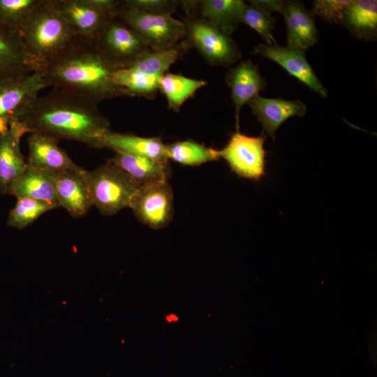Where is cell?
Returning a JSON list of instances; mask_svg holds the SVG:
<instances>
[{
  "label": "cell",
  "mask_w": 377,
  "mask_h": 377,
  "mask_svg": "<svg viewBox=\"0 0 377 377\" xmlns=\"http://www.w3.org/2000/svg\"><path fill=\"white\" fill-rule=\"evenodd\" d=\"M198 3L185 10V42L194 47L210 66L227 67L242 57V52L231 36L197 15Z\"/></svg>",
  "instance_id": "4"
},
{
  "label": "cell",
  "mask_w": 377,
  "mask_h": 377,
  "mask_svg": "<svg viewBox=\"0 0 377 377\" xmlns=\"http://www.w3.org/2000/svg\"><path fill=\"white\" fill-rule=\"evenodd\" d=\"M17 119L27 133L77 141L94 148H98L110 129V121L99 112L97 103L57 89L37 96Z\"/></svg>",
  "instance_id": "1"
},
{
  "label": "cell",
  "mask_w": 377,
  "mask_h": 377,
  "mask_svg": "<svg viewBox=\"0 0 377 377\" xmlns=\"http://www.w3.org/2000/svg\"><path fill=\"white\" fill-rule=\"evenodd\" d=\"M166 153L168 160L188 166H199L220 158L218 150L190 140L166 145Z\"/></svg>",
  "instance_id": "28"
},
{
  "label": "cell",
  "mask_w": 377,
  "mask_h": 377,
  "mask_svg": "<svg viewBox=\"0 0 377 377\" xmlns=\"http://www.w3.org/2000/svg\"><path fill=\"white\" fill-rule=\"evenodd\" d=\"M47 87L49 83L41 71L0 78V117L17 118L24 108Z\"/></svg>",
  "instance_id": "10"
},
{
  "label": "cell",
  "mask_w": 377,
  "mask_h": 377,
  "mask_svg": "<svg viewBox=\"0 0 377 377\" xmlns=\"http://www.w3.org/2000/svg\"><path fill=\"white\" fill-rule=\"evenodd\" d=\"M249 2L269 14L272 12L281 13L284 3V1L281 0H251Z\"/></svg>",
  "instance_id": "34"
},
{
  "label": "cell",
  "mask_w": 377,
  "mask_h": 377,
  "mask_svg": "<svg viewBox=\"0 0 377 377\" xmlns=\"http://www.w3.org/2000/svg\"><path fill=\"white\" fill-rule=\"evenodd\" d=\"M247 104L262 124V133H265L266 137H271L273 141L277 129L284 121L291 117H303L307 111L305 104L299 99L286 101L280 98H265L259 94Z\"/></svg>",
  "instance_id": "15"
},
{
  "label": "cell",
  "mask_w": 377,
  "mask_h": 377,
  "mask_svg": "<svg viewBox=\"0 0 377 377\" xmlns=\"http://www.w3.org/2000/svg\"><path fill=\"white\" fill-rule=\"evenodd\" d=\"M117 69L101 54L94 40L77 36L59 55L45 64L50 87L98 104L124 96L114 82Z\"/></svg>",
  "instance_id": "2"
},
{
  "label": "cell",
  "mask_w": 377,
  "mask_h": 377,
  "mask_svg": "<svg viewBox=\"0 0 377 377\" xmlns=\"http://www.w3.org/2000/svg\"><path fill=\"white\" fill-rule=\"evenodd\" d=\"M340 24L359 40H374L377 36V1L353 0L344 10Z\"/></svg>",
  "instance_id": "23"
},
{
  "label": "cell",
  "mask_w": 377,
  "mask_h": 377,
  "mask_svg": "<svg viewBox=\"0 0 377 377\" xmlns=\"http://www.w3.org/2000/svg\"><path fill=\"white\" fill-rule=\"evenodd\" d=\"M122 4L128 8L148 14L171 16L180 6V1L173 0H124Z\"/></svg>",
  "instance_id": "33"
},
{
  "label": "cell",
  "mask_w": 377,
  "mask_h": 377,
  "mask_svg": "<svg viewBox=\"0 0 377 377\" xmlns=\"http://www.w3.org/2000/svg\"><path fill=\"white\" fill-rule=\"evenodd\" d=\"M15 117L4 116L0 117V135L6 134L10 130V124Z\"/></svg>",
  "instance_id": "35"
},
{
  "label": "cell",
  "mask_w": 377,
  "mask_h": 377,
  "mask_svg": "<svg viewBox=\"0 0 377 377\" xmlns=\"http://www.w3.org/2000/svg\"><path fill=\"white\" fill-rule=\"evenodd\" d=\"M281 14L287 31V47L305 53L318 43V33L314 16L302 2L284 1Z\"/></svg>",
  "instance_id": "17"
},
{
  "label": "cell",
  "mask_w": 377,
  "mask_h": 377,
  "mask_svg": "<svg viewBox=\"0 0 377 377\" xmlns=\"http://www.w3.org/2000/svg\"><path fill=\"white\" fill-rule=\"evenodd\" d=\"M189 48L184 40L177 46L161 50H149L128 67L146 74L162 76Z\"/></svg>",
  "instance_id": "27"
},
{
  "label": "cell",
  "mask_w": 377,
  "mask_h": 377,
  "mask_svg": "<svg viewBox=\"0 0 377 377\" xmlns=\"http://www.w3.org/2000/svg\"><path fill=\"white\" fill-rule=\"evenodd\" d=\"M8 195L27 198L59 207L55 190L54 174L27 165L11 185Z\"/></svg>",
  "instance_id": "21"
},
{
  "label": "cell",
  "mask_w": 377,
  "mask_h": 377,
  "mask_svg": "<svg viewBox=\"0 0 377 377\" xmlns=\"http://www.w3.org/2000/svg\"><path fill=\"white\" fill-rule=\"evenodd\" d=\"M225 80L230 89L231 98L235 107L236 129H239V113L244 104L264 90L267 80L260 75L258 66L250 59L241 61L230 68L226 73Z\"/></svg>",
  "instance_id": "14"
},
{
  "label": "cell",
  "mask_w": 377,
  "mask_h": 377,
  "mask_svg": "<svg viewBox=\"0 0 377 377\" xmlns=\"http://www.w3.org/2000/svg\"><path fill=\"white\" fill-rule=\"evenodd\" d=\"M108 161L124 171L139 186L168 182L171 170L168 163L138 155L115 153Z\"/></svg>",
  "instance_id": "22"
},
{
  "label": "cell",
  "mask_w": 377,
  "mask_h": 377,
  "mask_svg": "<svg viewBox=\"0 0 377 377\" xmlns=\"http://www.w3.org/2000/svg\"><path fill=\"white\" fill-rule=\"evenodd\" d=\"M58 142V140L44 134L30 133L27 138V165L52 174L79 167L59 146Z\"/></svg>",
  "instance_id": "18"
},
{
  "label": "cell",
  "mask_w": 377,
  "mask_h": 377,
  "mask_svg": "<svg viewBox=\"0 0 377 377\" xmlns=\"http://www.w3.org/2000/svg\"><path fill=\"white\" fill-rule=\"evenodd\" d=\"M15 206L10 210L7 226L17 229H24L33 223L43 214L54 208L51 205L27 198H16Z\"/></svg>",
  "instance_id": "29"
},
{
  "label": "cell",
  "mask_w": 377,
  "mask_h": 377,
  "mask_svg": "<svg viewBox=\"0 0 377 377\" xmlns=\"http://www.w3.org/2000/svg\"><path fill=\"white\" fill-rule=\"evenodd\" d=\"M252 54L276 62L322 98L327 96L326 88L306 59L304 52L277 44L260 43L254 47Z\"/></svg>",
  "instance_id": "12"
},
{
  "label": "cell",
  "mask_w": 377,
  "mask_h": 377,
  "mask_svg": "<svg viewBox=\"0 0 377 377\" xmlns=\"http://www.w3.org/2000/svg\"><path fill=\"white\" fill-rule=\"evenodd\" d=\"M26 131L17 118H13L10 130L0 135V193L8 194L16 179L27 168L20 149V140Z\"/></svg>",
  "instance_id": "16"
},
{
  "label": "cell",
  "mask_w": 377,
  "mask_h": 377,
  "mask_svg": "<svg viewBox=\"0 0 377 377\" xmlns=\"http://www.w3.org/2000/svg\"><path fill=\"white\" fill-rule=\"evenodd\" d=\"M98 149L106 148L115 153L142 156L168 163L166 145L160 138H145L108 130L101 138Z\"/></svg>",
  "instance_id": "19"
},
{
  "label": "cell",
  "mask_w": 377,
  "mask_h": 377,
  "mask_svg": "<svg viewBox=\"0 0 377 377\" xmlns=\"http://www.w3.org/2000/svg\"><path fill=\"white\" fill-rule=\"evenodd\" d=\"M94 41L104 57L117 69L126 68L150 48L117 17H112Z\"/></svg>",
  "instance_id": "7"
},
{
  "label": "cell",
  "mask_w": 377,
  "mask_h": 377,
  "mask_svg": "<svg viewBox=\"0 0 377 377\" xmlns=\"http://www.w3.org/2000/svg\"><path fill=\"white\" fill-rule=\"evenodd\" d=\"M275 19L255 5L246 3L241 16V23L256 31L264 40L265 44L275 45L276 42L272 34L274 29Z\"/></svg>",
  "instance_id": "31"
},
{
  "label": "cell",
  "mask_w": 377,
  "mask_h": 377,
  "mask_svg": "<svg viewBox=\"0 0 377 377\" xmlns=\"http://www.w3.org/2000/svg\"><path fill=\"white\" fill-rule=\"evenodd\" d=\"M40 71L29 54L20 33L0 27V78Z\"/></svg>",
  "instance_id": "20"
},
{
  "label": "cell",
  "mask_w": 377,
  "mask_h": 377,
  "mask_svg": "<svg viewBox=\"0 0 377 377\" xmlns=\"http://www.w3.org/2000/svg\"><path fill=\"white\" fill-rule=\"evenodd\" d=\"M161 76L149 75L130 67L117 69L114 82L124 96L154 98Z\"/></svg>",
  "instance_id": "26"
},
{
  "label": "cell",
  "mask_w": 377,
  "mask_h": 377,
  "mask_svg": "<svg viewBox=\"0 0 377 377\" xmlns=\"http://www.w3.org/2000/svg\"><path fill=\"white\" fill-rule=\"evenodd\" d=\"M55 190L59 207L77 219L85 216L93 206L87 179L86 170L77 168L54 174Z\"/></svg>",
  "instance_id": "13"
},
{
  "label": "cell",
  "mask_w": 377,
  "mask_h": 377,
  "mask_svg": "<svg viewBox=\"0 0 377 377\" xmlns=\"http://www.w3.org/2000/svg\"><path fill=\"white\" fill-rule=\"evenodd\" d=\"M129 207L135 217L153 229L166 227L174 214V196L168 182H154L139 186Z\"/></svg>",
  "instance_id": "9"
},
{
  "label": "cell",
  "mask_w": 377,
  "mask_h": 377,
  "mask_svg": "<svg viewBox=\"0 0 377 377\" xmlns=\"http://www.w3.org/2000/svg\"><path fill=\"white\" fill-rule=\"evenodd\" d=\"M178 318L176 316H174V315H170L169 316L167 317V320L169 322H171V321H175L177 320Z\"/></svg>",
  "instance_id": "36"
},
{
  "label": "cell",
  "mask_w": 377,
  "mask_h": 377,
  "mask_svg": "<svg viewBox=\"0 0 377 377\" xmlns=\"http://www.w3.org/2000/svg\"><path fill=\"white\" fill-rule=\"evenodd\" d=\"M20 33L27 52L38 63L40 71L77 36L58 10L55 0H42Z\"/></svg>",
  "instance_id": "3"
},
{
  "label": "cell",
  "mask_w": 377,
  "mask_h": 377,
  "mask_svg": "<svg viewBox=\"0 0 377 377\" xmlns=\"http://www.w3.org/2000/svg\"><path fill=\"white\" fill-rule=\"evenodd\" d=\"M86 179L93 206L105 216L129 207L138 188L124 171L108 161L93 170H86Z\"/></svg>",
  "instance_id": "5"
},
{
  "label": "cell",
  "mask_w": 377,
  "mask_h": 377,
  "mask_svg": "<svg viewBox=\"0 0 377 377\" xmlns=\"http://www.w3.org/2000/svg\"><path fill=\"white\" fill-rule=\"evenodd\" d=\"M265 139L263 133L258 137L249 136L236 129L218 154L239 177L259 181L265 175Z\"/></svg>",
  "instance_id": "8"
},
{
  "label": "cell",
  "mask_w": 377,
  "mask_h": 377,
  "mask_svg": "<svg viewBox=\"0 0 377 377\" xmlns=\"http://www.w3.org/2000/svg\"><path fill=\"white\" fill-rule=\"evenodd\" d=\"M60 13L75 35L94 40L106 23L116 17L98 6L94 0H55Z\"/></svg>",
  "instance_id": "11"
},
{
  "label": "cell",
  "mask_w": 377,
  "mask_h": 377,
  "mask_svg": "<svg viewBox=\"0 0 377 377\" xmlns=\"http://www.w3.org/2000/svg\"><path fill=\"white\" fill-rule=\"evenodd\" d=\"M353 0H315L311 13L331 24H340L346 8Z\"/></svg>",
  "instance_id": "32"
},
{
  "label": "cell",
  "mask_w": 377,
  "mask_h": 377,
  "mask_svg": "<svg viewBox=\"0 0 377 377\" xmlns=\"http://www.w3.org/2000/svg\"><path fill=\"white\" fill-rule=\"evenodd\" d=\"M117 17L131 28L151 50L177 46L186 37L183 21L172 16L148 14L121 4Z\"/></svg>",
  "instance_id": "6"
},
{
  "label": "cell",
  "mask_w": 377,
  "mask_h": 377,
  "mask_svg": "<svg viewBox=\"0 0 377 377\" xmlns=\"http://www.w3.org/2000/svg\"><path fill=\"white\" fill-rule=\"evenodd\" d=\"M42 0H0V27L20 30Z\"/></svg>",
  "instance_id": "30"
},
{
  "label": "cell",
  "mask_w": 377,
  "mask_h": 377,
  "mask_svg": "<svg viewBox=\"0 0 377 377\" xmlns=\"http://www.w3.org/2000/svg\"><path fill=\"white\" fill-rule=\"evenodd\" d=\"M207 84V82L204 80L165 73L159 80L158 90L165 96L168 108L175 112H179L186 101Z\"/></svg>",
  "instance_id": "25"
},
{
  "label": "cell",
  "mask_w": 377,
  "mask_h": 377,
  "mask_svg": "<svg viewBox=\"0 0 377 377\" xmlns=\"http://www.w3.org/2000/svg\"><path fill=\"white\" fill-rule=\"evenodd\" d=\"M246 3L242 0L198 1L200 15L231 36L241 23V16Z\"/></svg>",
  "instance_id": "24"
}]
</instances>
